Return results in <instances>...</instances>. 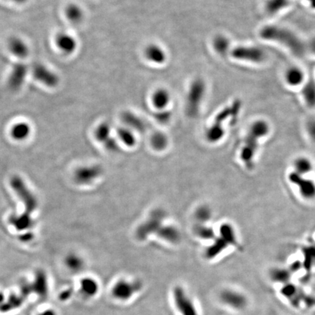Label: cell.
<instances>
[{
	"label": "cell",
	"mask_w": 315,
	"mask_h": 315,
	"mask_svg": "<svg viewBox=\"0 0 315 315\" xmlns=\"http://www.w3.org/2000/svg\"><path fill=\"white\" fill-rule=\"evenodd\" d=\"M79 291L87 299L95 298L100 291V282L95 278L85 276L80 280Z\"/></svg>",
	"instance_id": "cell-15"
},
{
	"label": "cell",
	"mask_w": 315,
	"mask_h": 315,
	"mask_svg": "<svg viewBox=\"0 0 315 315\" xmlns=\"http://www.w3.org/2000/svg\"><path fill=\"white\" fill-rule=\"evenodd\" d=\"M310 50H311L312 52L315 54V38L310 41Z\"/></svg>",
	"instance_id": "cell-41"
},
{
	"label": "cell",
	"mask_w": 315,
	"mask_h": 315,
	"mask_svg": "<svg viewBox=\"0 0 315 315\" xmlns=\"http://www.w3.org/2000/svg\"><path fill=\"white\" fill-rule=\"evenodd\" d=\"M304 80V72L295 66L290 68L285 73V81L291 86H298L301 85Z\"/></svg>",
	"instance_id": "cell-24"
},
{
	"label": "cell",
	"mask_w": 315,
	"mask_h": 315,
	"mask_svg": "<svg viewBox=\"0 0 315 315\" xmlns=\"http://www.w3.org/2000/svg\"><path fill=\"white\" fill-rule=\"evenodd\" d=\"M231 56L236 60L252 63H262L266 59V53L262 49L254 46H237L231 50Z\"/></svg>",
	"instance_id": "cell-10"
},
{
	"label": "cell",
	"mask_w": 315,
	"mask_h": 315,
	"mask_svg": "<svg viewBox=\"0 0 315 315\" xmlns=\"http://www.w3.org/2000/svg\"><path fill=\"white\" fill-rule=\"evenodd\" d=\"M101 174V168L97 166L82 167L75 172V180L79 184H91L96 179L98 178Z\"/></svg>",
	"instance_id": "cell-16"
},
{
	"label": "cell",
	"mask_w": 315,
	"mask_h": 315,
	"mask_svg": "<svg viewBox=\"0 0 315 315\" xmlns=\"http://www.w3.org/2000/svg\"><path fill=\"white\" fill-rule=\"evenodd\" d=\"M260 36L266 41L279 42L291 50L295 56H302L306 51L304 42L289 29L275 25H268L260 31Z\"/></svg>",
	"instance_id": "cell-2"
},
{
	"label": "cell",
	"mask_w": 315,
	"mask_h": 315,
	"mask_svg": "<svg viewBox=\"0 0 315 315\" xmlns=\"http://www.w3.org/2000/svg\"><path fill=\"white\" fill-rule=\"evenodd\" d=\"M10 185L24 203L25 211L19 215H12L9 222L18 231L30 229L33 224L31 214L38 208V200L20 177H13L10 180Z\"/></svg>",
	"instance_id": "cell-1"
},
{
	"label": "cell",
	"mask_w": 315,
	"mask_h": 315,
	"mask_svg": "<svg viewBox=\"0 0 315 315\" xmlns=\"http://www.w3.org/2000/svg\"><path fill=\"white\" fill-rule=\"evenodd\" d=\"M111 127L108 123L104 122L99 124L95 130V137L99 142L105 144L109 139L111 136Z\"/></svg>",
	"instance_id": "cell-34"
},
{
	"label": "cell",
	"mask_w": 315,
	"mask_h": 315,
	"mask_svg": "<svg viewBox=\"0 0 315 315\" xmlns=\"http://www.w3.org/2000/svg\"><path fill=\"white\" fill-rule=\"evenodd\" d=\"M65 263H66V266H67L68 269L71 272H75V273L81 272L85 266L84 259L79 255H75V254H71V255H68Z\"/></svg>",
	"instance_id": "cell-32"
},
{
	"label": "cell",
	"mask_w": 315,
	"mask_h": 315,
	"mask_svg": "<svg viewBox=\"0 0 315 315\" xmlns=\"http://www.w3.org/2000/svg\"><path fill=\"white\" fill-rule=\"evenodd\" d=\"M65 18L72 24H79L82 23L85 18V12L80 4L77 3H69L63 10Z\"/></svg>",
	"instance_id": "cell-18"
},
{
	"label": "cell",
	"mask_w": 315,
	"mask_h": 315,
	"mask_svg": "<svg viewBox=\"0 0 315 315\" xmlns=\"http://www.w3.org/2000/svg\"><path fill=\"white\" fill-rule=\"evenodd\" d=\"M291 0H267L265 4L266 13L271 16L277 14L289 5Z\"/></svg>",
	"instance_id": "cell-28"
},
{
	"label": "cell",
	"mask_w": 315,
	"mask_h": 315,
	"mask_svg": "<svg viewBox=\"0 0 315 315\" xmlns=\"http://www.w3.org/2000/svg\"><path fill=\"white\" fill-rule=\"evenodd\" d=\"M196 234L199 237L204 238V239H214V231L211 228L205 227L204 226H198L196 229Z\"/></svg>",
	"instance_id": "cell-36"
},
{
	"label": "cell",
	"mask_w": 315,
	"mask_h": 315,
	"mask_svg": "<svg viewBox=\"0 0 315 315\" xmlns=\"http://www.w3.org/2000/svg\"><path fill=\"white\" fill-rule=\"evenodd\" d=\"M307 131L310 139L315 143V120H311L307 123Z\"/></svg>",
	"instance_id": "cell-39"
},
{
	"label": "cell",
	"mask_w": 315,
	"mask_h": 315,
	"mask_svg": "<svg viewBox=\"0 0 315 315\" xmlns=\"http://www.w3.org/2000/svg\"><path fill=\"white\" fill-rule=\"evenodd\" d=\"M10 1H13V2L16 3V4H24V3L26 2L28 0H10Z\"/></svg>",
	"instance_id": "cell-42"
},
{
	"label": "cell",
	"mask_w": 315,
	"mask_h": 315,
	"mask_svg": "<svg viewBox=\"0 0 315 315\" xmlns=\"http://www.w3.org/2000/svg\"><path fill=\"white\" fill-rule=\"evenodd\" d=\"M270 131L269 124L263 120H258L251 125L248 135L259 140L268 135Z\"/></svg>",
	"instance_id": "cell-20"
},
{
	"label": "cell",
	"mask_w": 315,
	"mask_h": 315,
	"mask_svg": "<svg viewBox=\"0 0 315 315\" xmlns=\"http://www.w3.org/2000/svg\"><path fill=\"white\" fill-rule=\"evenodd\" d=\"M159 235L164 240L171 243H176L180 240V233L173 226H166L159 229Z\"/></svg>",
	"instance_id": "cell-33"
},
{
	"label": "cell",
	"mask_w": 315,
	"mask_h": 315,
	"mask_svg": "<svg viewBox=\"0 0 315 315\" xmlns=\"http://www.w3.org/2000/svg\"><path fill=\"white\" fill-rule=\"evenodd\" d=\"M7 49L13 57L21 62L27 59L31 53L29 42L24 38L18 35L9 38L7 42Z\"/></svg>",
	"instance_id": "cell-12"
},
{
	"label": "cell",
	"mask_w": 315,
	"mask_h": 315,
	"mask_svg": "<svg viewBox=\"0 0 315 315\" xmlns=\"http://www.w3.org/2000/svg\"><path fill=\"white\" fill-rule=\"evenodd\" d=\"M196 217L201 221H206L211 217V211L206 207H202L196 211Z\"/></svg>",
	"instance_id": "cell-38"
},
{
	"label": "cell",
	"mask_w": 315,
	"mask_h": 315,
	"mask_svg": "<svg viewBox=\"0 0 315 315\" xmlns=\"http://www.w3.org/2000/svg\"><path fill=\"white\" fill-rule=\"evenodd\" d=\"M171 117V112L168 111V109L156 111V115H155V118L161 124H165V123L168 122Z\"/></svg>",
	"instance_id": "cell-37"
},
{
	"label": "cell",
	"mask_w": 315,
	"mask_h": 315,
	"mask_svg": "<svg viewBox=\"0 0 315 315\" xmlns=\"http://www.w3.org/2000/svg\"><path fill=\"white\" fill-rule=\"evenodd\" d=\"M171 298L179 315H199L196 302L187 290L182 285H176L173 288Z\"/></svg>",
	"instance_id": "cell-5"
},
{
	"label": "cell",
	"mask_w": 315,
	"mask_h": 315,
	"mask_svg": "<svg viewBox=\"0 0 315 315\" xmlns=\"http://www.w3.org/2000/svg\"><path fill=\"white\" fill-rule=\"evenodd\" d=\"M150 101L156 111L165 110L171 103V94L167 88H157L152 94Z\"/></svg>",
	"instance_id": "cell-17"
},
{
	"label": "cell",
	"mask_w": 315,
	"mask_h": 315,
	"mask_svg": "<svg viewBox=\"0 0 315 315\" xmlns=\"http://www.w3.org/2000/svg\"><path fill=\"white\" fill-rule=\"evenodd\" d=\"M304 101L310 107L315 106V82L313 80L309 81L302 89Z\"/></svg>",
	"instance_id": "cell-31"
},
{
	"label": "cell",
	"mask_w": 315,
	"mask_h": 315,
	"mask_svg": "<svg viewBox=\"0 0 315 315\" xmlns=\"http://www.w3.org/2000/svg\"><path fill=\"white\" fill-rule=\"evenodd\" d=\"M218 299L224 307L233 311H243L249 305L246 294L236 288H223L219 294Z\"/></svg>",
	"instance_id": "cell-6"
},
{
	"label": "cell",
	"mask_w": 315,
	"mask_h": 315,
	"mask_svg": "<svg viewBox=\"0 0 315 315\" xmlns=\"http://www.w3.org/2000/svg\"><path fill=\"white\" fill-rule=\"evenodd\" d=\"M53 43L58 51L64 56H72L78 48L76 37L64 31L57 32L55 35Z\"/></svg>",
	"instance_id": "cell-9"
},
{
	"label": "cell",
	"mask_w": 315,
	"mask_h": 315,
	"mask_svg": "<svg viewBox=\"0 0 315 315\" xmlns=\"http://www.w3.org/2000/svg\"><path fill=\"white\" fill-rule=\"evenodd\" d=\"M31 127L26 122H19L13 126L11 129V135L18 140L26 139L30 134Z\"/></svg>",
	"instance_id": "cell-29"
},
{
	"label": "cell",
	"mask_w": 315,
	"mask_h": 315,
	"mask_svg": "<svg viewBox=\"0 0 315 315\" xmlns=\"http://www.w3.org/2000/svg\"><path fill=\"white\" fill-rule=\"evenodd\" d=\"M143 287L140 281L121 278L111 286V298L118 303L128 302L142 291Z\"/></svg>",
	"instance_id": "cell-4"
},
{
	"label": "cell",
	"mask_w": 315,
	"mask_h": 315,
	"mask_svg": "<svg viewBox=\"0 0 315 315\" xmlns=\"http://www.w3.org/2000/svg\"><path fill=\"white\" fill-rule=\"evenodd\" d=\"M38 315H58L56 312L53 309H46L43 311L40 312Z\"/></svg>",
	"instance_id": "cell-40"
},
{
	"label": "cell",
	"mask_w": 315,
	"mask_h": 315,
	"mask_svg": "<svg viewBox=\"0 0 315 315\" xmlns=\"http://www.w3.org/2000/svg\"><path fill=\"white\" fill-rule=\"evenodd\" d=\"M122 120L126 127L133 131L143 132L146 129V124L144 121L136 114L128 111L124 112L122 115Z\"/></svg>",
	"instance_id": "cell-19"
},
{
	"label": "cell",
	"mask_w": 315,
	"mask_h": 315,
	"mask_svg": "<svg viewBox=\"0 0 315 315\" xmlns=\"http://www.w3.org/2000/svg\"><path fill=\"white\" fill-rule=\"evenodd\" d=\"M294 171L305 176L306 174L311 172L313 169V164L311 160L307 157H298L294 161Z\"/></svg>",
	"instance_id": "cell-27"
},
{
	"label": "cell",
	"mask_w": 315,
	"mask_h": 315,
	"mask_svg": "<svg viewBox=\"0 0 315 315\" xmlns=\"http://www.w3.org/2000/svg\"><path fill=\"white\" fill-rule=\"evenodd\" d=\"M30 75V67L24 62L18 61L11 66L7 78L8 88L13 91H19L23 88L28 76Z\"/></svg>",
	"instance_id": "cell-8"
},
{
	"label": "cell",
	"mask_w": 315,
	"mask_h": 315,
	"mask_svg": "<svg viewBox=\"0 0 315 315\" xmlns=\"http://www.w3.org/2000/svg\"><path fill=\"white\" fill-rule=\"evenodd\" d=\"M225 129L223 124L214 122L206 131V139L211 143H216L220 141L225 136Z\"/></svg>",
	"instance_id": "cell-22"
},
{
	"label": "cell",
	"mask_w": 315,
	"mask_h": 315,
	"mask_svg": "<svg viewBox=\"0 0 315 315\" xmlns=\"http://www.w3.org/2000/svg\"><path fill=\"white\" fill-rule=\"evenodd\" d=\"M306 1H308L309 4H310V7L315 10V0H306Z\"/></svg>",
	"instance_id": "cell-43"
},
{
	"label": "cell",
	"mask_w": 315,
	"mask_h": 315,
	"mask_svg": "<svg viewBox=\"0 0 315 315\" xmlns=\"http://www.w3.org/2000/svg\"><path fill=\"white\" fill-rule=\"evenodd\" d=\"M206 93L207 84L203 78H195L190 83L186 99V111L189 117L197 116Z\"/></svg>",
	"instance_id": "cell-3"
},
{
	"label": "cell",
	"mask_w": 315,
	"mask_h": 315,
	"mask_svg": "<svg viewBox=\"0 0 315 315\" xmlns=\"http://www.w3.org/2000/svg\"><path fill=\"white\" fill-rule=\"evenodd\" d=\"M259 140L247 134L245 145L241 150L240 158L246 167H252L256 152L258 151Z\"/></svg>",
	"instance_id": "cell-14"
},
{
	"label": "cell",
	"mask_w": 315,
	"mask_h": 315,
	"mask_svg": "<svg viewBox=\"0 0 315 315\" xmlns=\"http://www.w3.org/2000/svg\"><path fill=\"white\" fill-rule=\"evenodd\" d=\"M229 245L220 237L214 239L212 245L208 248L206 251L207 258L212 259L217 255H220L223 251L226 249Z\"/></svg>",
	"instance_id": "cell-30"
},
{
	"label": "cell",
	"mask_w": 315,
	"mask_h": 315,
	"mask_svg": "<svg viewBox=\"0 0 315 315\" xmlns=\"http://www.w3.org/2000/svg\"><path fill=\"white\" fill-rule=\"evenodd\" d=\"M117 137L124 146L128 147H134L137 143L135 133L128 127H120L117 130Z\"/></svg>",
	"instance_id": "cell-21"
},
{
	"label": "cell",
	"mask_w": 315,
	"mask_h": 315,
	"mask_svg": "<svg viewBox=\"0 0 315 315\" xmlns=\"http://www.w3.org/2000/svg\"><path fill=\"white\" fill-rule=\"evenodd\" d=\"M151 146L156 150H163L168 145V139L165 134L161 132H156L150 139Z\"/></svg>",
	"instance_id": "cell-35"
},
{
	"label": "cell",
	"mask_w": 315,
	"mask_h": 315,
	"mask_svg": "<svg viewBox=\"0 0 315 315\" xmlns=\"http://www.w3.org/2000/svg\"><path fill=\"white\" fill-rule=\"evenodd\" d=\"M269 276L273 282L288 283L291 277V272L285 268L276 267L270 271Z\"/></svg>",
	"instance_id": "cell-26"
},
{
	"label": "cell",
	"mask_w": 315,
	"mask_h": 315,
	"mask_svg": "<svg viewBox=\"0 0 315 315\" xmlns=\"http://www.w3.org/2000/svg\"><path fill=\"white\" fill-rule=\"evenodd\" d=\"M30 75L38 84L48 88H55L60 84V77L56 71L46 63L39 62L30 68Z\"/></svg>",
	"instance_id": "cell-7"
},
{
	"label": "cell",
	"mask_w": 315,
	"mask_h": 315,
	"mask_svg": "<svg viewBox=\"0 0 315 315\" xmlns=\"http://www.w3.org/2000/svg\"><path fill=\"white\" fill-rule=\"evenodd\" d=\"M220 237L223 239L229 246H236L237 245V237L236 231L231 225L223 223L220 227Z\"/></svg>",
	"instance_id": "cell-23"
},
{
	"label": "cell",
	"mask_w": 315,
	"mask_h": 315,
	"mask_svg": "<svg viewBox=\"0 0 315 315\" xmlns=\"http://www.w3.org/2000/svg\"><path fill=\"white\" fill-rule=\"evenodd\" d=\"M288 180L294 186H296L300 195L304 199L313 200L315 199V183L313 180L294 171L290 173Z\"/></svg>",
	"instance_id": "cell-11"
},
{
	"label": "cell",
	"mask_w": 315,
	"mask_h": 315,
	"mask_svg": "<svg viewBox=\"0 0 315 315\" xmlns=\"http://www.w3.org/2000/svg\"><path fill=\"white\" fill-rule=\"evenodd\" d=\"M143 56L147 62L156 66L164 65L168 59L166 50L157 43L147 45L143 51Z\"/></svg>",
	"instance_id": "cell-13"
},
{
	"label": "cell",
	"mask_w": 315,
	"mask_h": 315,
	"mask_svg": "<svg viewBox=\"0 0 315 315\" xmlns=\"http://www.w3.org/2000/svg\"><path fill=\"white\" fill-rule=\"evenodd\" d=\"M212 46L214 51L221 56H224L230 51L231 42L227 37L218 35L214 37L212 41Z\"/></svg>",
	"instance_id": "cell-25"
}]
</instances>
